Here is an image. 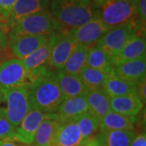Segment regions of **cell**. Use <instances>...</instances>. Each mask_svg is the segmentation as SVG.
I'll use <instances>...</instances> for the list:
<instances>
[{"label": "cell", "instance_id": "d4e9b609", "mask_svg": "<svg viewBox=\"0 0 146 146\" xmlns=\"http://www.w3.org/2000/svg\"><path fill=\"white\" fill-rule=\"evenodd\" d=\"M102 89L110 98L127 94H136V85L120 79L112 71L108 74Z\"/></svg>", "mask_w": 146, "mask_h": 146}, {"label": "cell", "instance_id": "7a4b0ae2", "mask_svg": "<svg viewBox=\"0 0 146 146\" xmlns=\"http://www.w3.org/2000/svg\"><path fill=\"white\" fill-rule=\"evenodd\" d=\"M29 89L32 107L46 114H55L64 100L52 69L38 76Z\"/></svg>", "mask_w": 146, "mask_h": 146}, {"label": "cell", "instance_id": "7402d4cb", "mask_svg": "<svg viewBox=\"0 0 146 146\" xmlns=\"http://www.w3.org/2000/svg\"><path fill=\"white\" fill-rule=\"evenodd\" d=\"M60 123L55 117L45 119L40 124L36 131L33 141V146H54L56 132Z\"/></svg>", "mask_w": 146, "mask_h": 146}, {"label": "cell", "instance_id": "ffe728a7", "mask_svg": "<svg viewBox=\"0 0 146 146\" xmlns=\"http://www.w3.org/2000/svg\"><path fill=\"white\" fill-rule=\"evenodd\" d=\"M144 105L136 94H127L110 98L111 110L127 116H139Z\"/></svg>", "mask_w": 146, "mask_h": 146}, {"label": "cell", "instance_id": "5bb4252c", "mask_svg": "<svg viewBox=\"0 0 146 146\" xmlns=\"http://www.w3.org/2000/svg\"><path fill=\"white\" fill-rule=\"evenodd\" d=\"M146 56L145 33L137 32L133 34L121 49L115 58L113 66L127 61L135 60Z\"/></svg>", "mask_w": 146, "mask_h": 146}, {"label": "cell", "instance_id": "9c48e42d", "mask_svg": "<svg viewBox=\"0 0 146 146\" xmlns=\"http://www.w3.org/2000/svg\"><path fill=\"white\" fill-rule=\"evenodd\" d=\"M55 117V114H46L32 108L15 129L12 140L25 146H32L40 124L46 119Z\"/></svg>", "mask_w": 146, "mask_h": 146}, {"label": "cell", "instance_id": "e575fe53", "mask_svg": "<svg viewBox=\"0 0 146 146\" xmlns=\"http://www.w3.org/2000/svg\"><path fill=\"white\" fill-rule=\"evenodd\" d=\"M0 146H25L20 142L11 140V139H6V140H1L0 141Z\"/></svg>", "mask_w": 146, "mask_h": 146}, {"label": "cell", "instance_id": "8fae6325", "mask_svg": "<svg viewBox=\"0 0 146 146\" xmlns=\"http://www.w3.org/2000/svg\"><path fill=\"white\" fill-rule=\"evenodd\" d=\"M50 35H24L8 39V50L12 58L25 59L46 43Z\"/></svg>", "mask_w": 146, "mask_h": 146}, {"label": "cell", "instance_id": "1f68e13d", "mask_svg": "<svg viewBox=\"0 0 146 146\" xmlns=\"http://www.w3.org/2000/svg\"><path fill=\"white\" fill-rule=\"evenodd\" d=\"M130 146H146L145 132H141L136 134L131 141Z\"/></svg>", "mask_w": 146, "mask_h": 146}, {"label": "cell", "instance_id": "ab89813d", "mask_svg": "<svg viewBox=\"0 0 146 146\" xmlns=\"http://www.w3.org/2000/svg\"><path fill=\"white\" fill-rule=\"evenodd\" d=\"M126 1H128V2H131V3H136L137 0H126Z\"/></svg>", "mask_w": 146, "mask_h": 146}, {"label": "cell", "instance_id": "277c9868", "mask_svg": "<svg viewBox=\"0 0 146 146\" xmlns=\"http://www.w3.org/2000/svg\"><path fill=\"white\" fill-rule=\"evenodd\" d=\"M36 79L21 59L11 58L0 65V87L3 89L29 88Z\"/></svg>", "mask_w": 146, "mask_h": 146}, {"label": "cell", "instance_id": "ba28073f", "mask_svg": "<svg viewBox=\"0 0 146 146\" xmlns=\"http://www.w3.org/2000/svg\"><path fill=\"white\" fill-rule=\"evenodd\" d=\"M52 46L48 64L52 70H62L78 43L73 38L68 29L51 34Z\"/></svg>", "mask_w": 146, "mask_h": 146}, {"label": "cell", "instance_id": "5b68a950", "mask_svg": "<svg viewBox=\"0 0 146 146\" xmlns=\"http://www.w3.org/2000/svg\"><path fill=\"white\" fill-rule=\"evenodd\" d=\"M4 102L6 106L3 107V112L16 127L33 108L28 87L4 89Z\"/></svg>", "mask_w": 146, "mask_h": 146}, {"label": "cell", "instance_id": "603a6c76", "mask_svg": "<svg viewBox=\"0 0 146 146\" xmlns=\"http://www.w3.org/2000/svg\"><path fill=\"white\" fill-rule=\"evenodd\" d=\"M136 131L117 130L98 132L97 139L102 146H130Z\"/></svg>", "mask_w": 146, "mask_h": 146}, {"label": "cell", "instance_id": "d6986e66", "mask_svg": "<svg viewBox=\"0 0 146 146\" xmlns=\"http://www.w3.org/2000/svg\"><path fill=\"white\" fill-rule=\"evenodd\" d=\"M84 141L76 121L61 123L54 141V146H82Z\"/></svg>", "mask_w": 146, "mask_h": 146}, {"label": "cell", "instance_id": "836d02e7", "mask_svg": "<svg viewBox=\"0 0 146 146\" xmlns=\"http://www.w3.org/2000/svg\"><path fill=\"white\" fill-rule=\"evenodd\" d=\"M11 58L12 56H11L8 49H3V48L0 47V65L4 61L9 59V58Z\"/></svg>", "mask_w": 146, "mask_h": 146}, {"label": "cell", "instance_id": "83f0119b", "mask_svg": "<svg viewBox=\"0 0 146 146\" xmlns=\"http://www.w3.org/2000/svg\"><path fill=\"white\" fill-rule=\"evenodd\" d=\"M84 143L96 137L99 131L100 120L92 115L86 112L76 119Z\"/></svg>", "mask_w": 146, "mask_h": 146}, {"label": "cell", "instance_id": "74e56055", "mask_svg": "<svg viewBox=\"0 0 146 146\" xmlns=\"http://www.w3.org/2000/svg\"><path fill=\"white\" fill-rule=\"evenodd\" d=\"M4 102V89L0 87V105Z\"/></svg>", "mask_w": 146, "mask_h": 146}, {"label": "cell", "instance_id": "f35d334b", "mask_svg": "<svg viewBox=\"0 0 146 146\" xmlns=\"http://www.w3.org/2000/svg\"><path fill=\"white\" fill-rule=\"evenodd\" d=\"M7 28H8V26L7 25V24L3 23V22L0 21V30H1V29H7ZM8 29H9V28H8Z\"/></svg>", "mask_w": 146, "mask_h": 146}, {"label": "cell", "instance_id": "6da1fadb", "mask_svg": "<svg viewBox=\"0 0 146 146\" xmlns=\"http://www.w3.org/2000/svg\"><path fill=\"white\" fill-rule=\"evenodd\" d=\"M49 11L66 29H76L100 16L91 0H49Z\"/></svg>", "mask_w": 146, "mask_h": 146}, {"label": "cell", "instance_id": "8d00e7d4", "mask_svg": "<svg viewBox=\"0 0 146 146\" xmlns=\"http://www.w3.org/2000/svg\"><path fill=\"white\" fill-rule=\"evenodd\" d=\"M91 1H92L94 3H95L98 7H101L102 6H103L104 4H106L109 0H91Z\"/></svg>", "mask_w": 146, "mask_h": 146}, {"label": "cell", "instance_id": "4fadbf2b", "mask_svg": "<svg viewBox=\"0 0 146 146\" xmlns=\"http://www.w3.org/2000/svg\"><path fill=\"white\" fill-rule=\"evenodd\" d=\"M89 111L86 95L77 96L63 101L55 113V119L60 123L76 121L81 115Z\"/></svg>", "mask_w": 146, "mask_h": 146}, {"label": "cell", "instance_id": "4316f807", "mask_svg": "<svg viewBox=\"0 0 146 146\" xmlns=\"http://www.w3.org/2000/svg\"><path fill=\"white\" fill-rule=\"evenodd\" d=\"M108 74L98 69L85 66L79 75L84 87L88 91L102 89Z\"/></svg>", "mask_w": 146, "mask_h": 146}, {"label": "cell", "instance_id": "30bf717a", "mask_svg": "<svg viewBox=\"0 0 146 146\" xmlns=\"http://www.w3.org/2000/svg\"><path fill=\"white\" fill-rule=\"evenodd\" d=\"M110 29L98 16L78 28L68 29V31L78 44L90 46L98 42Z\"/></svg>", "mask_w": 146, "mask_h": 146}, {"label": "cell", "instance_id": "e0dca14e", "mask_svg": "<svg viewBox=\"0 0 146 146\" xmlns=\"http://www.w3.org/2000/svg\"><path fill=\"white\" fill-rule=\"evenodd\" d=\"M55 75L64 99L87 95L89 93L79 76L69 74L63 70L55 71Z\"/></svg>", "mask_w": 146, "mask_h": 146}, {"label": "cell", "instance_id": "4dcf8cb0", "mask_svg": "<svg viewBox=\"0 0 146 146\" xmlns=\"http://www.w3.org/2000/svg\"><path fill=\"white\" fill-rule=\"evenodd\" d=\"M17 0H0V21L5 23Z\"/></svg>", "mask_w": 146, "mask_h": 146}, {"label": "cell", "instance_id": "f546056e", "mask_svg": "<svg viewBox=\"0 0 146 146\" xmlns=\"http://www.w3.org/2000/svg\"><path fill=\"white\" fill-rule=\"evenodd\" d=\"M136 11L137 24L143 31H145L146 0H137L136 1Z\"/></svg>", "mask_w": 146, "mask_h": 146}, {"label": "cell", "instance_id": "7c38bea8", "mask_svg": "<svg viewBox=\"0 0 146 146\" xmlns=\"http://www.w3.org/2000/svg\"><path fill=\"white\" fill-rule=\"evenodd\" d=\"M112 72L120 79L137 85L146 79V56L115 64Z\"/></svg>", "mask_w": 146, "mask_h": 146}, {"label": "cell", "instance_id": "9a60e30c", "mask_svg": "<svg viewBox=\"0 0 146 146\" xmlns=\"http://www.w3.org/2000/svg\"><path fill=\"white\" fill-rule=\"evenodd\" d=\"M45 10H49V0H17L6 24L10 29L22 18Z\"/></svg>", "mask_w": 146, "mask_h": 146}, {"label": "cell", "instance_id": "ac0fdd59", "mask_svg": "<svg viewBox=\"0 0 146 146\" xmlns=\"http://www.w3.org/2000/svg\"><path fill=\"white\" fill-rule=\"evenodd\" d=\"M138 121V116H127L111 110L100 120L98 132L117 130L135 131Z\"/></svg>", "mask_w": 146, "mask_h": 146}, {"label": "cell", "instance_id": "484cf974", "mask_svg": "<svg viewBox=\"0 0 146 146\" xmlns=\"http://www.w3.org/2000/svg\"><path fill=\"white\" fill-rule=\"evenodd\" d=\"M89 47L78 44L68 59L64 68L62 69L63 72L79 76L81 70L86 66Z\"/></svg>", "mask_w": 146, "mask_h": 146}, {"label": "cell", "instance_id": "2e32d148", "mask_svg": "<svg viewBox=\"0 0 146 146\" xmlns=\"http://www.w3.org/2000/svg\"><path fill=\"white\" fill-rule=\"evenodd\" d=\"M52 46V37L50 36L49 41L42 45L40 48L29 55L25 59H23V63L25 67L34 74V76L37 78L41 75L46 73L48 71L51 70L50 68L48 61L50 54Z\"/></svg>", "mask_w": 146, "mask_h": 146}, {"label": "cell", "instance_id": "52a82bcc", "mask_svg": "<svg viewBox=\"0 0 146 146\" xmlns=\"http://www.w3.org/2000/svg\"><path fill=\"white\" fill-rule=\"evenodd\" d=\"M100 17L110 29L136 21V3L126 0H109L100 7Z\"/></svg>", "mask_w": 146, "mask_h": 146}, {"label": "cell", "instance_id": "8992f818", "mask_svg": "<svg viewBox=\"0 0 146 146\" xmlns=\"http://www.w3.org/2000/svg\"><path fill=\"white\" fill-rule=\"evenodd\" d=\"M137 32L145 33L139 27L136 21H132L123 25L111 28L98 42L110 59L112 65L116 56L127 40Z\"/></svg>", "mask_w": 146, "mask_h": 146}, {"label": "cell", "instance_id": "d590c367", "mask_svg": "<svg viewBox=\"0 0 146 146\" xmlns=\"http://www.w3.org/2000/svg\"><path fill=\"white\" fill-rule=\"evenodd\" d=\"M82 146H102L100 144L99 141L97 139V137H94L93 139L89 140L87 142H85Z\"/></svg>", "mask_w": 146, "mask_h": 146}, {"label": "cell", "instance_id": "44dd1931", "mask_svg": "<svg viewBox=\"0 0 146 146\" xmlns=\"http://www.w3.org/2000/svg\"><path fill=\"white\" fill-rule=\"evenodd\" d=\"M89 112L101 120L105 115L111 111L110 98L103 89L89 91L86 95Z\"/></svg>", "mask_w": 146, "mask_h": 146}, {"label": "cell", "instance_id": "3957f363", "mask_svg": "<svg viewBox=\"0 0 146 146\" xmlns=\"http://www.w3.org/2000/svg\"><path fill=\"white\" fill-rule=\"evenodd\" d=\"M66 28L45 10L22 18L9 29L8 39L24 35H51Z\"/></svg>", "mask_w": 146, "mask_h": 146}, {"label": "cell", "instance_id": "cb8c5ba5", "mask_svg": "<svg viewBox=\"0 0 146 146\" xmlns=\"http://www.w3.org/2000/svg\"><path fill=\"white\" fill-rule=\"evenodd\" d=\"M86 66L98 69L106 74H109L113 69L110 59L98 42L89 47Z\"/></svg>", "mask_w": 146, "mask_h": 146}, {"label": "cell", "instance_id": "d6a6232c", "mask_svg": "<svg viewBox=\"0 0 146 146\" xmlns=\"http://www.w3.org/2000/svg\"><path fill=\"white\" fill-rule=\"evenodd\" d=\"M136 93L141 102L145 104L146 101V79L136 85Z\"/></svg>", "mask_w": 146, "mask_h": 146}, {"label": "cell", "instance_id": "f1b7e54d", "mask_svg": "<svg viewBox=\"0 0 146 146\" xmlns=\"http://www.w3.org/2000/svg\"><path fill=\"white\" fill-rule=\"evenodd\" d=\"M16 127L10 123L3 112V107H0V141L11 139L12 140Z\"/></svg>", "mask_w": 146, "mask_h": 146}]
</instances>
